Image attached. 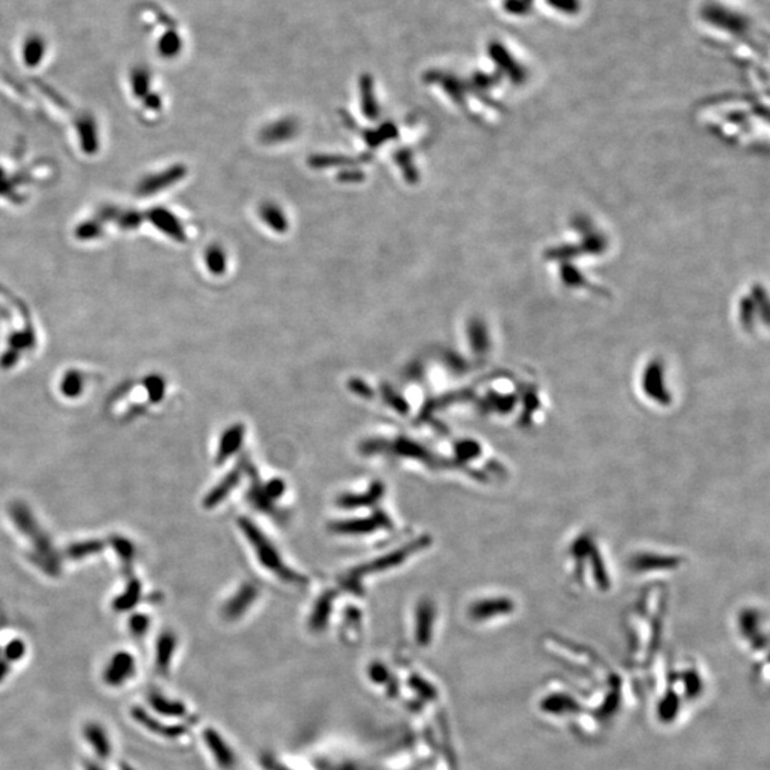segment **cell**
<instances>
[{
    "label": "cell",
    "mask_w": 770,
    "mask_h": 770,
    "mask_svg": "<svg viewBox=\"0 0 770 770\" xmlns=\"http://www.w3.org/2000/svg\"><path fill=\"white\" fill-rule=\"evenodd\" d=\"M10 517L14 525L21 529V532L26 537L34 539V549L37 555V562L42 564L41 566L47 572V574L57 575L61 572V564L56 555V550L50 544L49 538L42 532V528H39L36 518L32 515L30 509L22 504L14 502L10 505Z\"/></svg>",
    "instance_id": "3"
},
{
    "label": "cell",
    "mask_w": 770,
    "mask_h": 770,
    "mask_svg": "<svg viewBox=\"0 0 770 770\" xmlns=\"http://www.w3.org/2000/svg\"><path fill=\"white\" fill-rule=\"evenodd\" d=\"M150 626V619L145 614H134L129 619V629L134 637H143Z\"/></svg>",
    "instance_id": "39"
},
{
    "label": "cell",
    "mask_w": 770,
    "mask_h": 770,
    "mask_svg": "<svg viewBox=\"0 0 770 770\" xmlns=\"http://www.w3.org/2000/svg\"><path fill=\"white\" fill-rule=\"evenodd\" d=\"M365 179L364 171L355 167H345V170L337 174V180L341 183H360Z\"/></svg>",
    "instance_id": "42"
},
{
    "label": "cell",
    "mask_w": 770,
    "mask_h": 770,
    "mask_svg": "<svg viewBox=\"0 0 770 770\" xmlns=\"http://www.w3.org/2000/svg\"><path fill=\"white\" fill-rule=\"evenodd\" d=\"M83 734L86 740L92 745L93 750L98 758L106 759L111 755L110 740L105 732V729L100 725L96 722H89L83 729Z\"/></svg>",
    "instance_id": "17"
},
{
    "label": "cell",
    "mask_w": 770,
    "mask_h": 770,
    "mask_svg": "<svg viewBox=\"0 0 770 770\" xmlns=\"http://www.w3.org/2000/svg\"><path fill=\"white\" fill-rule=\"evenodd\" d=\"M240 528L243 531V534L248 538L251 546L255 550L257 558H259L260 564L264 568L271 570L272 574H275L286 582H291V584L301 582V577L295 574L292 569L286 566L281 557L279 555L277 549H275L274 545L261 534V531L259 528H255L248 520L244 518L240 521Z\"/></svg>",
    "instance_id": "5"
},
{
    "label": "cell",
    "mask_w": 770,
    "mask_h": 770,
    "mask_svg": "<svg viewBox=\"0 0 770 770\" xmlns=\"http://www.w3.org/2000/svg\"><path fill=\"white\" fill-rule=\"evenodd\" d=\"M297 133H299L297 120L291 117H286L281 118V120H277L266 126L260 131V140L264 145H279L290 139H294V137L297 136Z\"/></svg>",
    "instance_id": "10"
},
{
    "label": "cell",
    "mask_w": 770,
    "mask_h": 770,
    "mask_svg": "<svg viewBox=\"0 0 770 770\" xmlns=\"http://www.w3.org/2000/svg\"><path fill=\"white\" fill-rule=\"evenodd\" d=\"M370 156L350 157L343 154H315L308 159V164L312 169H332V167H355L363 162H368Z\"/></svg>",
    "instance_id": "13"
},
{
    "label": "cell",
    "mask_w": 770,
    "mask_h": 770,
    "mask_svg": "<svg viewBox=\"0 0 770 770\" xmlns=\"http://www.w3.org/2000/svg\"><path fill=\"white\" fill-rule=\"evenodd\" d=\"M123 770H133V769H130V767H127V766H123Z\"/></svg>",
    "instance_id": "46"
},
{
    "label": "cell",
    "mask_w": 770,
    "mask_h": 770,
    "mask_svg": "<svg viewBox=\"0 0 770 770\" xmlns=\"http://www.w3.org/2000/svg\"><path fill=\"white\" fill-rule=\"evenodd\" d=\"M175 645H177V638L171 630L163 632L160 638L157 639L156 666L162 674H167L170 662L173 659V654L175 650Z\"/></svg>",
    "instance_id": "18"
},
{
    "label": "cell",
    "mask_w": 770,
    "mask_h": 770,
    "mask_svg": "<svg viewBox=\"0 0 770 770\" xmlns=\"http://www.w3.org/2000/svg\"><path fill=\"white\" fill-rule=\"evenodd\" d=\"M436 606L432 601L424 599L418 603L416 610V637L418 642L425 646L432 638L434 622H436Z\"/></svg>",
    "instance_id": "11"
},
{
    "label": "cell",
    "mask_w": 770,
    "mask_h": 770,
    "mask_svg": "<svg viewBox=\"0 0 770 770\" xmlns=\"http://www.w3.org/2000/svg\"><path fill=\"white\" fill-rule=\"evenodd\" d=\"M111 546L114 548L118 558L123 559L125 562L133 561V558H134V545L129 539H126L123 537H113L111 538Z\"/></svg>",
    "instance_id": "38"
},
{
    "label": "cell",
    "mask_w": 770,
    "mask_h": 770,
    "mask_svg": "<svg viewBox=\"0 0 770 770\" xmlns=\"http://www.w3.org/2000/svg\"><path fill=\"white\" fill-rule=\"evenodd\" d=\"M762 614L756 608H745L739 615V628L742 635L752 643L753 649H766L767 639L760 632Z\"/></svg>",
    "instance_id": "9"
},
{
    "label": "cell",
    "mask_w": 770,
    "mask_h": 770,
    "mask_svg": "<svg viewBox=\"0 0 770 770\" xmlns=\"http://www.w3.org/2000/svg\"><path fill=\"white\" fill-rule=\"evenodd\" d=\"M26 654V645L21 639L10 641L5 648V658L10 662L21 661Z\"/></svg>",
    "instance_id": "40"
},
{
    "label": "cell",
    "mask_w": 770,
    "mask_h": 770,
    "mask_svg": "<svg viewBox=\"0 0 770 770\" xmlns=\"http://www.w3.org/2000/svg\"><path fill=\"white\" fill-rule=\"evenodd\" d=\"M142 597V585L139 581L131 579L125 592L122 595H118L114 602H113V608L116 612H127L129 609H133L137 602H139Z\"/></svg>",
    "instance_id": "24"
},
{
    "label": "cell",
    "mask_w": 770,
    "mask_h": 770,
    "mask_svg": "<svg viewBox=\"0 0 770 770\" xmlns=\"http://www.w3.org/2000/svg\"><path fill=\"white\" fill-rule=\"evenodd\" d=\"M146 389L149 394V398L151 403H160L164 397V391H166V384L163 381V378H160L159 375H151V377L146 378Z\"/></svg>",
    "instance_id": "37"
},
{
    "label": "cell",
    "mask_w": 770,
    "mask_h": 770,
    "mask_svg": "<svg viewBox=\"0 0 770 770\" xmlns=\"http://www.w3.org/2000/svg\"><path fill=\"white\" fill-rule=\"evenodd\" d=\"M243 438H244L243 425L228 427L222 434L219 449H217V464H222L223 461L230 458L234 452L239 451V448L243 444Z\"/></svg>",
    "instance_id": "15"
},
{
    "label": "cell",
    "mask_w": 770,
    "mask_h": 770,
    "mask_svg": "<svg viewBox=\"0 0 770 770\" xmlns=\"http://www.w3.org/2000/svg\"><path fill=\"white\" fill-rule=\"evenodd\" d=\"M702 16L709 26H714L720 32L726 30L727 33L742 34L749 29V23L743 16L719 5H707V8L702 12Z\"/></svg>",
    "instance_id": "7"
},
{
    "label": "cell",
    "mask_w": 770,
    "mask_h": 770,
    "mask_svg": "<svg viewBox=\"0 0 770 770\" xmlns=\"http://www.w3.org/2000/svg\"><path fill=\"white\" fill-rule=\"evenodd\" d=\"M381 518H384V515L381 513H377L374 518L370 520H364V521H351V522H340V524H335L334 529L335 532H341V534H363V532H370L371 529L377 528L378 525H385L387 521H381Z\"/></svg>",
    "instance_id": "26"
},
{
    "label": "cell",
    "mask_w": 770,
    "mask_h": 770,
    "mask_svg": "<svg viewBox=\"0 0 770 770\" xmlns=\"http://www.w3.org/2000/svg\"><path fill=\"white\" fill-rule=\"evenodd\" d=\"M541 709L549 715H565L568 712H575L579 705L575 699H572L564 694H550L544 701H541Z\"/></svg>",
    "instance_id": "21"
},
{
    "label": "cell",
    "mask_w": 770,
    "mask_h": 770,
    "mask_svg": "<svg viewBox=\"0 0 770 770\" xmlns=\"http://www.w3.org/2000/svg\"><path fill=\"white\" fill-rule=\"evenodd\" d=\"M681 707V702L679 698L675 694H666V696L661 701L659 707H658V714L659 718L663 722H672L676 715H678V710Z\"/></svg>",
    "instance_id": "35"
},
{
    "label": "cell",
    "mask_w": 770,
    "mask_h": 770,
    "mask_svg": "<svg viewBox=\"0 0 770 770\" xmlns=\"http://www.w3.org/2000/svg\"><path fill=\"white\" fill-rule=\"evenodd\" d=\"M260 217L263 222L275 233H286L290 227L287 215L284 214L283 208L275 203H263L260 206Z\"/></svg>",
    "instance_id": "20"
},
{
    "label": "cell",
    "mask_w": 770,
    "mask_h": 770,
    "mask_svg": "<svg viewBox=\"0 0 770 770\" xmlns=\"http://www.w3.org/2000/svg\"><path fill=\"white\" fill-rule=\"evenodd\" d=\"M86 770H100V769H98V767H97L96 764H93V763H87V764H86Z\"/></svg>",
    "instance_id": "45"
},
{
    "label": "cell",
    "mask_w": 770,
    "mask_h": 770,
    "mask_svg": "<svg viewBox=\"0 0 770 770\" xmlns=\"http://www.w3.org/2000/svg\"><path fill=\"white\" fill-rule=\"evenodd\" d=\"M103 548H105V542L90 539V541L69 545V548L66 549V555L72 559H83L97 554V552H100Z\"/></svg>",
    "instance_id": "30"
},
{
    "label": "cell",
    "mask_w": 770,
    "mask_h": 770,
    "mask_svg": "<svg viewBox=\"0 0 770 770\" xmlns=\"http://www.w3.org/2000/svg\"><path fill=\"white\" fill-rule=\"evenodd\" d=\"M685 555L678 554V552L642 548L635 554H630L628 559V569L632 575L645 578L675 574L685 566Z\"/></svg>",
    "instance_id": "4"
},
{
    "label": "cell",
    "mask_w": 770,
    "mask_h": 770,
    "mask_svg": "<svg viewBox=\"0 0 770 770\" xmlns=\"http://www.w3.org/2000/svg\"><path fill=\"white\" fill-rule=\"evenodd\" d=\"M204 740H206L208 749L213 752L217 763H219L223 767H230L233 764L231 750L228 749V746L220 738L219 734L214 732L213 729H207L204 732Z\"/></svg>",
    "instance_id": "22"
},
{
    "label": "cell",
    "mask_w": 770,
    "mask_h": 770,
    "mask_svg": "<svg viewBox=\"0 0 770 770\" xmlns=\"http://www.w3.org/2000/svg\"><path fill=\"white\" fill-rule=\"evenodd\" d=\"M206 264L211 274L222 275L227 268V255L220 246H211L206 251Z\"/></svg>",
    "instance_id": "31"
},
{
    "label": "cell",
    "mask_w": 770,
    "mask_h": 770,
    "mask_svg": "<svg viewBox=\"0 0 770 770\" xmlns=\"http://www.w3.org/2000/svg\"><path fill=\"white\" fill-rule=\"evenodd\" d=\"M383 492V485L380 484H375L368 492H365L364 495H355V497H344L340 502L344 506H354V505H364V504H372L377 501Z\"/></svg>",
    "instance_id": "36"
},
{
    "label": "cell",
    "mask_w": 770,
    "mask_h": 770,
    "mask_svg": "<svg viewBox=\"0 0 770 770\" xmlns=\"http://www.w3.org/2000/svg\"><path fill=\"white\" fill-rule=\"evenodd\" d=\"M156 220L157 223L160 224V227L171 237H174L175 240H184V230L182 227V224L179 223V220L173 217L170 213L167 211H159L156 214Z\"/></svg>",
    "instance_id": "32"
},
{
    "label": "cell",
    "mask_w": 770,
    "mask_h": 770,
    "mask_svg": "<svg viewBox=\"0 0 770 770\" xmlns=\"http://www.w3.org/2000/svg\"><path fill=\"white\" fill-rule=\"evenodd\" d=\"M667 368L661 359H649L637 375V391L642 401L655 409H669L675 404V391Z\"/></svg>",
    "instance_id": "2"
},
{
    "label": "cell",
    "mask_w": 770,
    "mask_h": 770,
    "mask_svg": "<svg viewBox=\"0 0 770 770\" xmlns=\"http://www.w3.org/2000/svg\"><path fill=\"white\" fill-rule=\"evenodd\" d=\"M8 672H9V666H8V663H5L3 661H0V682H2V681L5 679V676L8 675Z\"/></svg>",
    "instance_id": "44"
},
{
    "label": "cell",
    "mask_w": 770,
    "mask_h": 770,
    "mask_svg": "<svg viewBox=\"0 0 770 770\" xmlns=\"http://www.w3.org/2000/svg\"><path fill=\"white\" fill-rule=\"evenodd\" d=\"M330 602L331 601H330L328 597H323L321 601L319 602V605H317L319 610H314L312 617H311V623L314 626H320V625L325 623L324 621H327V617L330 614Z\"/></svg>",
    "instance_id": "41"
},
{
    "label": "cell",
    "mask_w": 770,
    "mask_h": 770,
    "mask_svg": "<svg viewBox=\"0 0 770 770\" xmlns=\"http://www.w3.org/2000/svg\"><path fill=\"white\" fill-rule=\"evenodd\" d=\"M257 597V589L251 584H244L240 586L239 592L231 597V599L224 605V615L227 618H239L242 617L246 609L251 606Z\"/></svg>",
    "instance_id": "14"
},
{
    "label": "cell",
    "mask_w": 770,
    "mask_h": 770,
    "mask_svg": "<svg viewBox=\"0 0 770 770\" xmlns=\"http://www.w3.org/2000/svg\"><path fill=\"white\" fill-rule=\"evenodd\" d=\"M683 682L686 683V695L689 698H694L696 695H699L701 692V679L699 676L694 672V670H690L685 676H683Z\"/></svg>",
    "instance_id": "43"
},
{
    "label": "cell",
    "mask_w": 770,
    "mask_h": 770,
    "mask_svg": "<svg viewBox=\"0 0 770 770\" xmlns=\"http://www.w3.org/2000/svg\"><path fill=\"white\" fill-rule=\"evenodd\" d=\"M545 8L562 17H575L582 12V0H542Z\"/></svg>",
    "instance_id": "29"
},
{
    "label": "cell",
    "mask_w": 770,
    "mask_h": 770,
    "mask_svg": "<svg viewBox=\"0 0 770 770\" xmlns=\"http://www.w3.org/2000/svg\"><path fill=\"white\" fill-rule=\"evenodd\" d=\"M131 716L136 722H139L142 726H145L146 729H149L150 732L157 734V735H162L164 738H177L180 736L184 732V727L183 726H166L162 725L159 720L153 719L145 709L142 707H133L131 709Z\"/></svg>",
    "instance_id": "16"
},
{
    "label": "cell",
    "mask_w": 770,
    "mask_h": 770,
    "mask_svg": "<svg viewBox=\"0 0 770 770\" xmlns=\"http://www.w3.org/2000/svg\"><path fill=\"white\" fill-rule=\"evenodd\" d=\"M468 341L471 345V350L473 354L477 355H485L489 351L491 347V340H489V334L488 330L485 327V324L475 319V320H471L468 324Z\"/></svg>",
    "instance_id": "19"
},
{
    "label": "cell",
    "mask_w": 770,
    "mask_h": 770,
    "mask_svg": "<svg viewBox=\"0 0 770 770\" xmlns=\"http://www.w3.org/2000/svg\"><path fill=\"white\" fill-rule=\"evenodd\" d=\"M149 703L157 714H160L163 716L182 718L186 715V707L183 703H180L179 701H170L157 692L150 694Z\"/></svg>",
    "instance_id": "23"
},
{
    "label": "cell",
    "mask_w": 770,
    "mask_h": 770,
    "mask_svg": "<svg viewBox=\"0 0 770 770\" xmlns=\"http://www.w3.org/2000/svg\"><path fill=\"white\" fill-rule=\"evenodd\" d=\"M61 391L65 397L67 398H76L82 394L83 391V378L82 375L76 372V371H70L67 372L61 384Z\"/></svg>",
    "instance_id": "34"
},
{
    "label": "cell",
    "mask_w": 770,
    "mask_h": 770,
    "mask_svg": "<svg viewBox=\"0 0 770 770\" xmlns=\"http://www.w3.org/2000/svg\"><path fill=\"white\" fill-rule=\"evenodd\" d=\"M363 136H364L367 145L371 149H374V147H378V146L384 145L388 140L397 139L398 129L396 127V125H392V123H384L383 126H380L378 129H375V130H365Z\"/></svg>",
    "instance_id": "28"
},
{
    "label": "cell",
    "mask_w": 770,
    "mask_h": 770,
    "mask_svg": "<svg viewBox=\"0 0 770 770\" xmlns=\"http://www.w3.org/2000/svg\"><path fill=\"white\" fill-rule=\"evenodd\" d=\"M134 670L136 662L133 655L122 650L111 656L103 672V679L109 686H120L134 675Z\"/></svg>",
    "instance_id": "8"
},
{
    "label": "cell",
    "mask_w": 770,
    "mask_h": 770,
    "mask_svg": "<svg viewBox=\"0 0 770 770\" xmlns=\"http://www.w3.org/2000/svg\"><path fill=\"white\" fill-rule=\"evenodd\" d=\"M237 480H239V473H237V472H231L230 475L224 480V482H222L219 486H215V488L208 493L207 498H206V501H204V505L210 508V506H214V505L219 504L222 500H224L226 495L228 493V491L235 485Z\"/></svg>",
    "instance_id": "33"
},
{
    "label": "cell",
    "mask_w": 770,
    "mask_h": 770,
    "mask_svg": "<svg viewBox=\"0 0 770 770\" xmlns=\"http://www.w3.org/2000/svg\"><path fill=\"white\" fill-rule=\"evenodd\" d=\"M421 546H423V542L417 541V544H412V545L401 548L396 552H391V554H388L383 558L375 559L372 564H368L367 566H363V568H359L357 570H354V578H359L360 575L368 574V572L385 570V569H389L392 566H397L398 564H401L403 561H405L411 555V552H414L416 549L418 550Z\"/></svg>",
    "instance_id": "12"
},
{
    "label": "cell",
    "mask_w": 770,
    "mask_h": 770,
    "mask_svg": "<svg viewBox=\"0 0 770 770\" xmlns=\"http://www.w3.org/2000/svg\"><path fill=\"white\" fill-rule=\"evenodd\" d=\"M372 81L365 76L363 77L361 81V109L363 113L365 114V117H368L370 120H375V118L378 117L380 114V109H378V103L375 100V94H374V87H372Z\"/></svg>",
    "instance_id": "27"
},
{
    "label": "cell",
    "mask_w": 770,
    "mask_h": 770,
    "mask_svg": "<svg viewBox=\"0 0 770 770\" xmlns=\"http://www.w3.org/2000/svg\"><path fill=\"white\" fill-rule=\"evenodd\" d=\"M394 160H396V163L398 164L404 179L409 184H416L420 180V173L416 166V162H414V154L409 149H400L398 151H396V154H394Z\"/></svg>",
    "instance_id": "25"
},
{
    "label": "cell",
    "mask_w": 770,
    "mask_h": 770,
    "mask_svg": "<svg viewBox=\"0 0 770 770\" xmlns=\"http://www.w3.org/2000/svg\"><path fill=\"white\" fill-rule=\"evenodd\" d=\"M517 610V602L509 595H492L480 598L468 608V617L475 622L509 617Z\"/></svg>",
    "instance_id": "6"
},
{
    "label": "cell",
    "mask_w": 770,
    "mask_h": 770,
    "mask_svg": "<svg viewBox=\"0 0 770 770\" xmlns=\"http://www.w3.org/2000/svg\"><path fill=\"white\" fill-rule=\"evenodd\" d=\"M569 579L578 588L608 592L614 588L612 564L602 544L592 532H581L566 546L565 557Z\"/></svg>",
    "instance_id": "1"
}]
</instances>
